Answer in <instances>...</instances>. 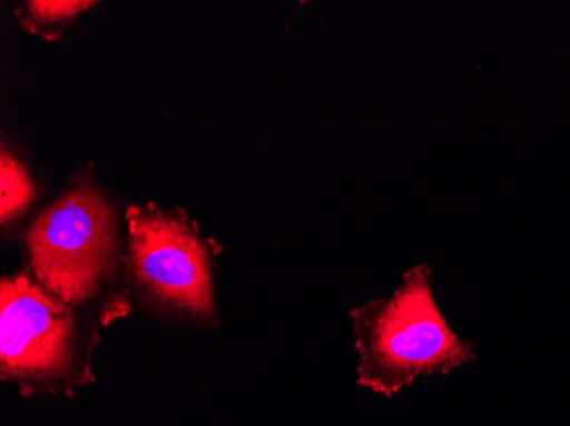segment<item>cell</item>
<instances>
[{"label": "cell", "instance_id": "obj_1", "mask_svg": "<svg viewBox=\"0 0 570 426\" xmlns=\"http://www.w3.org/2000/svg\"><path fill=\"white\" fill-rule=\"evenodd\" d=\"M431 266L403 274L387 299L352 309L357 348V386L393 397L419 377L450 376L475 360L472 343L448 325L431 287Z\"/></svg>", "mask_w": 570, "mask_h": 426}, {"label": "cell", "instance_id": "obj_2", "mask_svg": "<svg viewBox=\"0 0 570 426\" xmlns=\"http://www.w3.org/2000/svg\"><path fill=\"white\" fill-rule=\"evenodd\" d=\"M24 241L38 284L72 307L95 299L117 265L114 210L85 176L35 219Z\"/></svg>", "mask_w": 570, "mask_h": 426}, {"label": "cell", "instance_id": "obj_3", "mask_svg": "<svg viewBox=\"0 0 570 426\" xmlns=\"http://www.w3.org/2000/svg\"><path fill=\"white\" fill-rule=\"evenodd\" d=\"M72 306L28 271L0 284V371L22 393L69 389L89 377Z\"/></svg>", "mask_w": 570, "mask_h": 426}, {"label": "cell", "instance_id": "obj_4", "mask_svg": "<svg viewBox=\"0 0 570 426\" xmlns=\"http://www.w3.org/2000/svg\"><path fill=\"white\" fill-rule=\"evenodd\" d=\"M128 274L153 303L195 319H214L217 245L181 208L128 207ZM219 249V248H217Z\"/></svg>", "mask_w": 570, "mask_h": 426}, {"label": "cell", "instance_id": "obj_5", "mask_svg": "<svg viewBox=\"0 0 570 426\" xmlns=\"http://www.w3.org/2000/svg\"><path fill=\"white\" fill-rule=\"evenodd\" d=\"M37 197V188L22 162L8 149L0 156V222L8 226L24 214Z\"/></svg>", "mask_w": 570, "mask_h": 426}, {"label": "cell", "instance_id": "obj_6", "mask_svg": "<svg viewBox=\"0 0 570 426\" xmlns=\"http://www.w3.org/2000/svg\"><path fill=\"white\" fill-rule=\"evenodd\" d=\"M91 6L92 2L79 0H35L22 4L18 14L26 30L41 34L47 40H56L62 33L66 22L72 21Z\"/></svg>", "mask_w": 570, "mask_h": 426}]
</instances>
